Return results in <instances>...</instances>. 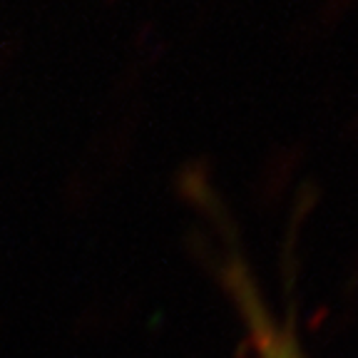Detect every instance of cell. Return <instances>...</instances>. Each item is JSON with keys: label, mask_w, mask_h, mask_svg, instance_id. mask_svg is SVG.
<instances>
[{"label": "cell", "mask_w": 358, "mask_h": 358, "mask_svg": "<svg viewBox=\"0 0 358 358\" xmlns=\"http://www.w3.org/2000/svg\"><path fill=\"white\" fill-rule=\"evenodd\" d=\"M254 331H257V343L262 358H303L301 351L296 348L294 336L276 331L274 326H268L266 316H257L254 313Z\"/></svg>", "instance_id": "obj_1"}]
</instances>
